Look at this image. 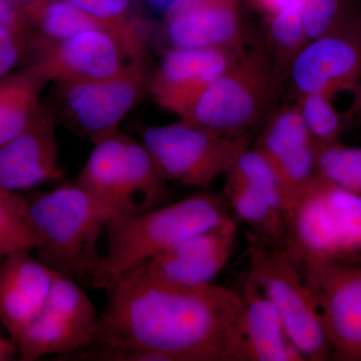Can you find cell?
<instances>
[{"mask_svg":"<svg viewBox=\"0 0 361 361\" xmlns=\"http://www.w3.org/2000/svg\"><path fill=\"white\" fill-rule=\"evenodd\" d=\"M104 289L92 348L137 349L152 361H249L238 292L173 283L142 264Z\"/></svg>","mask_w":361,"mask_h":361,"instance_id":"1","label":"cell"},{"mask_svg":"<svg viewBox=\"0 0 361 361\" xmlns=\"http://www.w3.org/2000/svg\"><path fill=\"white\" fill-rule=\"evenodd\" d=\"M25 196L37 257L51 269L92 285L102 255L97 241L115 212L78 183Z\"/></svg>","mask_w":361,"mask_h":361,"instance_id":"2","label":"cell"},{"mask_svg":"<svg viewBox=\"0 0 361 361\" xmlns=\"http://www.w3.org/2000/svg\"><path fill=\"white\" fill-rule=\"evenodd\" d=\"M230 217L224 197L206 191L135 215L115 214L104 225L108 249L92 286L104 288L183 239Z\"/></svg>","mask_w":361,"mask_h":361,"instance_id":"3","label":"cell"},{"mask_svg":"<svg viewBox=\"0 0 361 361\" xmlns=\"http://www.w3.org/2000/svg\"><path fill=\"white\" fill-rule=\"evenodd\" d=\"M284 247L298 260L361 265V195L316 178L287 211Z\"/></svg>","mask_w":361,"mask_h":361,"instance_id":"4","label":"cell"},{"mask_svg":"<svg viewBox=\"0 0 361 361\" xmlns=\"http://www.w3.org/2000/svg\"><path fill=\"white\" fill-rule=\"evenodd\" d=\"M245 237L248 276L276 306L291 341L305 360H329L331 344L300 261L284 246L268 243L248 230Z\"/></svg>","mask_w":361,"mask_h":361,"instance_id":"5","label":"cell"},{"mask_svg":"<svg viewBox=\"0 0 361 361\" xmlns=\"http://www.w3.org/2000/svg\"><path fill=\"white\" fill-rule=\"evenodd\" d=\"M275 85L268 51L243 52L195 99L180 120L223 137H247V132L264 113Z\"/></svg>","mask_w":361,"mask_h":361,"instance_id":"6","label":"cell"},{"mask_svg":"<svg viewBox=\"0 0 361 361\" xmlns=\"http://www.w3.org/2000/svg\"><path fill=\"white\" fill-rule=\"evenodd\" d=\"M142 142L167 180L200 188L227 175L249 147L248 137H223L180 120L147 128Z\"/></svg>","mask_w":361,"mask_h":361,"instance_id":"7","label":"cell"},{"mask_svg":"<svg viewBox=\"0 0 361 361\" xmlns=\"http://www.w3.org/2000/svg\"><path fill=\"white\" fill-rule=\"evenodd\" d=\"M149 75L147 59H134L114 77L56 85L61 118L92 144L103 141L149 94Z\"/></svg>","mask_w":361,"mask_h":361,"instance_id":"8","label":"cell"},{"mask_svg":"<svg viewBox=\"0 0 361 361\" xmlns=\"http://www.w3.org/2000/svg\"><path fill=\"white\" fill-rule=\"evenodd\" d=\"M97 324L94 305L77 280L56 271L42 310L16 336L20 360L89 348L96 338Z\"/></svg>","mask_w":361,"mask_h":361,"instance_id":"9","label":"cell"},{"mask_svg":"<svg viewBox=\"0 0 361 361\" xmlns=\"http://www.w3.org/2000/svg\"><path fill=\"white\" fill-rule=\"evenodd\" d=\"M297 97L361 87V14L348 11L334 27L306 42L289 68Z\"/></svg>","mask_w":361,"mask_h":361,"instance_id":"10","label":"cell"},{"mask_svg":"<svg viewBox=\"0 0 361 361\" xmlns=\"http://www.w3.org/2000/svg\"><path fill=\"white\" fill-rule=\"evenodd\" d=\"M300 263L319 308L332 356L360 361L361 266L322 259Z\"/></svg>","mask_w":361,"mask_h":361,"instance_id":"11","label":"cell"},{"mask_svg":"<svg viewBox=\"0 0 361 361\" xmlns=\"http://www.w3.org/2000/svg\"><path fill=\"white\" fill-rule=\"evenodd\" d=\"M243 52L173 47L149 75V94L159 106L180 118Z\"/></svg>","mask_w":361,"mask_h":361,"instance_id":"12","label":"cell"},{"mask_svg":"<svg viewBox=\"0 0 361 361\" xmlns=\"http://www.w3.org/2000/svg\"><path fill=\"white\" fill-rule=\"evenodd\" d=\"M65 174L59 163L56 115L42 103L25 129L0 147V187L21 194Z\"/></svg>","mask_w":361,"mask_h":361,"instance_id":"13","label":"cell"},{"mask_svg":"<svg viewBox=\"0 0 361 361\" xmlns=\"http://www.w3.org/2000/svg\"><path fill=\"white\" fill-rule=\"evenodd\" d=\"M35 61L49 82L56 85L114 77L130 61L125 47L104 30H89L37 49Z\"/></svg>","mask_w":361,"mask_h":361,"instance_id":"14","label":"cell"},{"mask_svg":"<svg viewBox=\"0 0 361 361\" xmlns=\"http://www.w3.org/2000/svg\"><path fill=\"white\" fill-rule=\"evenodd\" d=\"M236 233V224L230 217L183 239L142 265L149 274L173 283H212L231 258Z\"/></svg>","mask_w":361,"mask_h":361,"instance_id":"15","label":"cell"},{"mask_svg":"<svg viewBox=\"0 0 361 361\" xmlns=\"http://www.w3.org/2000/svg\"><path fill=\"white\" fill-rule=\"evenodd\" d=\"M164 28L173 47L243 52L241 0H184Z\"/></svg>","mask_w":361,"mask_h":361,"instance_id":"16","label":"cell"},{"mask_svg":"<svg viewBox=\"0 0 361 361\" xmlns=\"http://www.w3.org/2000/svg\"><path fill=\"white\" fill-rule=\"evenodd\" d=\"M30 251L0 261V322L14 341L42 310L56 274Z\"/></svg>","mask_w":361,"mask_h":361,"instance_id":"17","label":"cell"},{"mask_svg":"<svg viewBox=\"0 0 361 361\" xmlns=\"http://www.w3.org/2000/svg\"><path fill=\"white\" fill-rule=\"evenodd\" d=\"M244 338L249 361H304L276 306L248 276L243 293Z\"/></svg>","mask_w":361,"mask_h":361,"instance_id":"18","label":"cell"},{"mask_svg":"<svg viewBox=\"0 0 361 361\" xmlns=\"http://www.w3.org/2000/svg\"><path fill=\"white\" fill-rule=\"evenodd\" d=\"M167 182L142 142L127 135L116 214L135 215L160 207L168 196Z\"/></svg>","mask_w":361,"mask_h":361,"instance_id":"19","label":"cell"},{"mask_svg":"<svg viewBox=\"0 0 361 361\" xmlns=\"http://www.w3.org/2000/svg\"><path fill=\"white\" fill-rule=\"evenodd\" d=\"M49 84L35 63L0 80V147L25 129L42 104V92Z\"/></svg>","mask_w":361,"mask_h":361,"instance_id":"20","label":"cell"},{"mask_svg":"<svg viewBox=\"0 0 361 361\" xmlns=\"http://www.w3.org/2000/svg\"><path fill=\"white\" fill-rule=\"evenodd\" d=\"M126 140L127 135L116 133L94 144V149L75 180L115 213Z\"/></svg>","mask_w":361,"mask_h":361,"instance_id":"21","label":"cell"},{"mask_svg":"<svg viewBox=\"0 0 361 361\" xmlns=\"http://www.w3.org/2000/svg\"><path fill=\"white\" fill-rule=\"evenodd\" d=\"M224 199L228 208L248 227V231L268 243L284 245L286 218L264 197L245 185L227 180Z\"/></svg>","mask_w":361,"mask_h":361,"instance_id":"22","label":"cell"},{"mask_svg":"<svg viewBox=\"0 0 361 361\" xmlns=\"http://www.w3.org/2000/svg\"><path fill=\"white\" fill-rule=\"evenodd\" d=\"M314 142L297 106H284L268 118L254 148L273 165Z\"/></svg>","mask_w":361,"mask_h":361,"instance_id":"23","label":"cell"},{"mask_svg":"<svg viewBox=\"0 0 361 361\" xmlns=\"http://www.w3.org/2000/svg\"><path fill=\"white\" fill-rule=\"evenodd\" d=\"M110 26L132 59H147V39L135 20V0H66Z\"/></svg>","mask_w":361,"mask_h":361,"instance_id":"24","label":"cell"},{"mask_svg":"<svg viewBox=\"0 0 361 361\" xmlns=\"http://www.w3.org/2000/svg\"><path fill=\"white\" fill-rule=\"evenodd\" d=\"M226 177L251 188L286 216L290 207L288 196L272 164L257 149H244Z\"/></svg>","mask_w":361,"mask_h":361,"instance_id":"25","label":"cell"},{"mask_svg":"<svg viewBox=\"0 0 361 361\" xmlns=\"http://www.w3.org/2000/svg\"><path fill=\"white\" fill-rule=\"evenodd\" d=\"M300 2L267 18L269 39L274 56L271 59L276 84L281 80L282 75L289 71L292 61L307 42L301 21Z\"/></svg>","mask_w":361,"mask_h":361,"instance_id":"26","label":"cell"},{"mask_svg":"<svg viewBox=\"0 0 361 361\" xmlns=\"http://www.w3.org/2000/svg\"><path fill=\"white\" fill-rule=\"evenodd\" d=\"M316 169L322 179L361 195V147L316 144Z\"/></svg>","mask_w":361,"mask_h":361,"instance_id":"27","label":"cell"},{"mask_svg":"<svg viewBox=\"0 0 361 361\" xmlns=\"http://www.w3.org/2000/svg\"><path fill=\"white\" fill-rule=\"evenodd\" d=\"M37 238L25 213V196L0 187V261L18 250H33Z\"/></svg>","mask_w":361,"mask_h":361,"instance_id":"28","label":"cell"},{"mask_svg":"<svg viewBox=\"0 0 361 361\" xmlns=\"http://www.w3.org/2000/svg\"><path fill=\"white\" fill-rule=\"evenodd\" d=\"M296 106L316 144L339 142L346 121L334 106V97L325 94H305L298 97Z\"/></svg>","mask_w":361,"mask_h":361,"instance_id":"29","label":"cell"},{"mask_svg":"<svg viewBox=\"0 0 361 361\" xmlns=\"http://www.w3.org/2000/svg\"><path fill=\"white\" fill-rule=\"evenodd\" d=\"M350 0H301L300 16L307 42L329 32L349 11Z\"/></svg>","mask_w":361,"mask_h":361,"instance_id":"30","label":"cell"},{"mask_svg":"<svg viewBox=\"0 0 361 361\" xmlns=\"http://www.w3.org/2000/svg\"><path fill=\"white\" fill-rule=\"evenodd\" d=\"M30 40L20 13L11 23L0 25V80L16 70Z\"/></svg>","mask_w":361,"mask_h":361,"instance_id":"31","label":"cell"},{"mask_svg":"<svg viewBox=\"0 0 361 361\" xmlns=\"http://www.w3.org/2000/svg\"><path fill=\"white\" fill-rule=\"evenodd\" d=\"M251 1L259 11L269 18L288 7L295 6L301 0H251Z\"/></svg>","mask_w":361,"mask_h":361,"instance_id":"32","label":"cell"},{"mask_svg":"<svg viewBox=\"0 0 361 361\" xmlns=\"http://www.w3.org/2000/svg\"><path fill=\"white\" fill-rule=\"evenodd\" d=\"M20 13V6L13 0H0V25L16 20Z\"/></svg>","mask_w":361,"mask_h":361,"instance_id":"33","label":"cell"},{"mask_svg":"<svg viewBox=\"0 0 361 361\" xmlns=\"http://www.w3.org/2000/svg\"><path fill=\"white\" fill-rule=\"evenodd\" d=\"M18 353V343L13 338L6 339L0 336V361L13 360Z\"/></svg>","mask_w":361,"mask_h":361,"instance_id":"34","label":"cell"},{"mask_svg":"<svg viewBox=\"0 0 361 361\" xmlns=\"http://www.w3.org/2000/svg\"><path fill=\"white\" fill-rule=\"evenodd\" d=\"M144 1L154 11H160L166 16L184 0H144Z\"/></svg>","mask_w":361,"mask_h":361,"instance_id":"35","label":"cell"},{"mask_svg":"<svg viewBox=\"0 0 361 361\" xmlns=\"http://www.w3.org/2000/svg\"><path fill=\"white\" fill-rule=\"evenodd\" d=\"M14 4H18V6H23V4H28V2H32L33 0H13Z\"/></svg>","mask_w":361,"mask_h":361,"instance_id":"36","label":"cell"}]
</instances>
